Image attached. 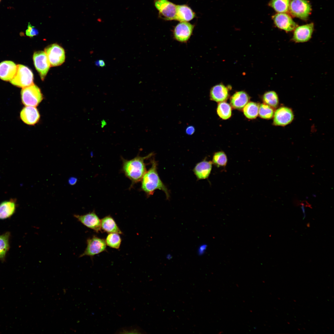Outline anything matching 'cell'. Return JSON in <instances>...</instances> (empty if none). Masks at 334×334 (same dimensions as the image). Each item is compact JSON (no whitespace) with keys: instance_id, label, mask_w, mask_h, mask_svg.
Wrapping results in <instances>:
<instances>
[{"instance_id":"277c9868","label":"cell","mask_w":334,"mask_h":334,"mask_svg":"<svg viewBox=\"0 0 334 334\" xmlns=\"http://www.w3.org/2000/svg\"><path fill=\"white\" fill-rule=\"evenodd\" d=\"M21 95L22 103L26 106H36L43 98L40 89L34 84L23 88Z\"/></svg>"},{"instance_id":"7a4b0ae2","label":"cell","mask_w":334,"mask_h":334,"mask_svg":"<svg viewBox=\"0 0 334 334\" xmlns=\"http://www.w3.org/2000/svg\"><path fill=\"white\" fill-rule=\"evenodd\" d=\"M151 166L146 171L141 180V189L149 196L153 195L157 189L163 191L166 198L169 199V194L167 187L162 182L157 171V163L154 159L151 161Z\"/></svg>"},{"instance_id":"5b68a950","label":"cell","mask_w":334,"mask_h":334,"mask_svg":"<svg viewBox=\"0 0 334 334\" xmlns=\"http://www.w3.org/2000/svg\"><path fill=\"white\" fill-rule=\"evenodd\" d=\"M154 4L158 11V16L165 20H175L177 5L168 0H154Z\"/></svg>"},{"instance_id":"4fadbf2b","label":"cell","mask_w":334,"mask_h":334,"mask_svg":"<svg viewBox=\"0 0 334 334\" xmlns=\"http://www.w3.org/2000/svg\"><path fill=\"white\" fill-rule=\"evenodd\" d=\"M272 17L275 25L286 32L293 31L298 26L291 17L285 13H278Z\"/></svg>"},{"instance_id":"8fae6325","label":"cell","mask_w":334,"mask_h":334,"mask_svg":"<svg viewBox=\"0 0 334 334\" xmlns=\"http://www.w3.org/2000/svg\"><path fill=\"white\" fill-rule=\"evenodd\" d=\"M195 26L187 22H180L174 28L173 34L178 41L186 42L190 38Z\"/></svg>"},{"instance_id":"3957f363","label":"cell","mask_w":334,"mask_h":334,"mask_svg":"<svg viewBox=\"0 0 334 334\" xmlns=\"http://www.w3.org/2000/svg\"><path fill=\"white\" fill-rule=\"evenodd\" d=\"M16 73L10 80L11 83L16 86L24 88L33 84V75L28 67L21 64L17 65Z\"/></svg>"},{"instance_id":"4316f807","label":"cell","mask_w":334,"mask_h":334,"mask_svg":"<svg viewBox=\"0 0 334 334\" xmlns=\"http://www.w3.org/2000/svg\"><path fill=\"white\" fill-rule=\"evenodd\" d=\"M107 246L115 249L120 248L122 239L119 234L116 233H108L105 239Z\"/></svg>"},{"instance_id":"ba28073f","label":"cell","mask_w":334,"mask_h":334,"mask_svg":"<svg viewBox=\"0 0 334 334\" xmlns=\"http://www.w3.org/2000/svg\"><path fill=\"white\" fill-rule=\"evenodd\" d=\"M51 66H55L62 64L65 60L64 49L57 44L49 45L45 49Z\"/></svg>"},{"instance_id":"9a60e30c","label":"cell","mask_w":334,"mask_h":334,"mask_svg":"<svg viewBox=\"0 0 334 334\" xmlns=\"http://www.w3.org/2000/svg\"><path fill=\"white\" fill-rule=\"evenodd\" d=\"M20 117L25 123L29 125H34L39 120L40 115L37 109L35 107L26 106L21 110Z\"/></svg>"},{"instance_id":"f546056e","label":"cell","mask_w":334,"mask_h":334,"mask_svg":"<svg viewBox=\"0 0 334 334\" xmlns=\"http://www.w3.org/2000/svg\"><path fill=\"white\" fill-rule=\"evenodd\" d=\"M258 114L263 118L269 119L273 116L274 111L270 106L265 103L262 104L259 107Z\"/></svg>"},{"instance_id":"7402d4cb","label":"cell","mask_w":334,"mask_h":334,"mask_svg":"<svg viewBox=\"0 0 334 334\" xmlns=\"http://www.w3.org/2000/svg\"><path fill=\"white\" fill-rule=\"evenodd\" d=\"M249 98L248 94L243 91L235 93L231 97L230 103L234 108L241 109L248 103Z\"/></svg>"},{"instance_id":"5bb4252c","label":"cell","mask_w":334,"mask_h":334,"mask_svg":"<svg viewBox=\"0 0 334 334\" xmlns=\"http://www.w3.org/2000/svg\"><path fill=\"white\" fill-rule=\"evenodd\" d=\"M273 123L275 126H284L290 123L294 118L292 110L286 107H281L275 111Z\"/></svg>"},{"instance_id":"cb8c5ba5","label":"cell","mask_w":334,"mask_h":334,"mask_svg":"<svg viewBox=\"0 0 334 334\" xmlns=\"http://www.w3.org/2000/svg\"><path fill=\"white\" fill-rule=\"evenodd\" d=\"M259 107V105L256 103H248L243 107L244 114L249 119L255 118L258 114Z\"/></svg>"},{"instance_id":"ffe728a7","label":"cell","mask_w":334,"mask_h":334,"mask_svg":"<svg viewBox=\"0 0 334 334\" xmlns=\"http://www.w3.org/2000/svg\"><path fill=\"white\" fill-rule=\"evenodd\" d=\"M228 96L227 88L222 84L214 86L210 90L211 99L217 102L224 101L227 99Z\"/></svg>"},{"instance_id":"8992f818","label":"cell","mask_w":334,"mask_h":334,"mask_svg":"<svg viewBox=\"0 0 334 334\" xmlns=\"http://www.w3.org/2000/svg\"><path fill=\"white\" fill-rule=\"evenodd\" d=\"M105 239L95 235L88 238L87 240V246L84 252L79 256H89L91 257L106 250Z\"/></svg>"},{"instance_id":"484cf974","label":"cell","mask_w":334,"mask_h":334,"mask_svg":"<svg viewBox=\"0 0 334 334\" xmlns=\"http://www.w3.org/2000/svg\"><path fill=\"white\" fill-rule=\"evenodd\" d=\"M263 99L264 103L273 108H276L279 104V99L276 92L269 91L266 92L263 95Z\"/></svg>"},{"instance_id":"e575fe53","label":"cell","mask_w":334,"mask_h":334,"mask_svg":"<svg viewBox=\"0 0 334 334\" xmlns=\"http://www.w3.org/2000/svg\"><path fill=\"white\" fill-rule=\"evenodd\" d=\"M207 246L205 245H202L199 249L200 253H203L206 249Z\"/></svg>"},{"instance_id":"d6986e66","label":"cell","mask_w":334,"mask_h":334,"mask_svg":"<svg viewBox=\"0 0 334 334\" xmlns=\"http://www.w3.org/2000/svg\"><path fill=\"white\" fill-rule=\"evenodd\" d=\"M17 200L12 198L0 203V219L10 217L15 213L17 207Z\"/></svg>"},{"instance_id":"1f68e13d","label":"cell","mask_w":334,"mask_h":334,"mask_svg":"<svg viewBox=\"0 0 334 334\" xmlns=\"http://www.w3.org/2000/svg\"><path fill=\"white\" fill-rule=\"evenodd\" d=\"M39 33V32L34 27L32 26L30 23H28V28L26 31L27 36L30 37L37 35Z\"/></svg>"},{"instance_id":"f35d334b","label":"cell","mask_w":334,"mask_h":334,"mask_svg":"<svg viewBox=\"0 0 334 334\" xmlns=\"http://www.w3.org/2000/svg\"></svg>"},{"instance_id":"ac0fdd59","label":"cell","mask_w":334,"mask_h":334,"mask_svg":"<svg viewBox=\"0 0 334 334\" xmlns=\"http://www.w3.org/2000/svg\"><path fill=\"white\" fill-rule=\"evenodd\" d=\"M195 13L188 5L186 4L177 5L175 20L179 21L188 22L195 16Z\"/></svg>"},{"instance_id":"f1b7e54d","label":"cell","mask_w":334,"mask_h":334,"mask_svg":"<svg viewBox=\"0 0 334 334\" xmlns=\"http://www.w3.org/2000/svg\"><path fill=\"white\" fill-rule=\"evenodd\" d=\"M212 162L217 167H225L228 162L227 156L223 151L216 152L213 155Z\"/></svg>"},{"instance_id":"44dd1931","label":"cell","mask_w":334,"mask_h":334,"mask_svg":"<svg viewBox=\"0 0 334 334\" xmlns=\"http://www.w3.org/2000/svg\"><path fill=\"white\" fill-rule=\"evenodd\" d=\"M101 229L108 233H116L122 234L123 233L119 228L113 218L109 215L105 216L101 220Z\"/></svg>"},{"instance_id":"836d02e7","label":"cell","mask_w":334,"mask_h":334,"mask_svg":"<svg viewBox=\"0 0 334 334\" xmlns=\"http://www.w3.org/2000/svg\"><path fill=\"white\" fill-rule=\"evenodd\" d=\"M77 182V179L74 177H71L68 180V183L71 185H75Z\"/></svg>"},{"instance_id":"d6a6232c","label":"cell","mask_w":334,"mask_h":334,"mask_svg":"<svg viewBox=\"0 0 334 334\" xmlns=\"http://www.w3.org/2000/svg\"><path fill=\"white\" fill-rule=\"evenodd\" d=\"M195 129L194 127L193 126H188L186 129V134L189 135H192L195 132Z\"/></svg>"},{"instance_id":"603a6c76","label":"cell","mask_w":334,"mask_h":334,"mask_svg":"<svg viewBox=\"0 0 334 334\" xmlns=\"http://www.w3.org/2000/svg\"><path fill=\"white\" fill-rule=\"evenodd\" d=\"M290 0H271L269 6L279 13H285L289 10Z\"/></svg>"},{"instance_id":"9c48e42d","label":"cell","mask_w":334,"mask_h":334,"mask_svg":"<svg viewBox=\"0 0 334 334\" xmlns=\"http://www.w3.org/2000/svg\"><path fill=\"white\" fill-rule=\"evenodd\" d=\"M74 217L87 228L97 233L101 231V220L94 211L85 214H74Z\"/></svg>"},{"instance_id":"4dcf8cb0","label":"cell","mask_w":334,"mask_h":334,"mask_svg":"<svg viewBox=\"0 0 334 334\" xmlns=\"http://www.w3.org/2000/svg\"><path fill=\"white\" fill-rule=\"evenodd\" d=\"M116 333L119 334H141L144 333L143 330L137 326L122 328L118 329Z\"/></svg>"},{"instance_id":"30bf717a","label":"cell","mask_w":334,"mask_h":334,"mask_svg":"<svg viewBox=\"0 0 334 334\" xmlns=\"http://www.w3.org/2000/svg\"><path fill=\"white\" fill-rule=\"evenodd\" d=\"M33 59L35 67L43 80L51 66L47 55L45 51H36L33 54Z\"/></svg>"},{"instance_id":"e0dca14e","label":"cell","mask_w":334,"mask_h":334,"mask_svg":"<svg viewBox=\"0 0 334 334\" xmlns=\"http://www.w3.org/2000/svg\"><path fill=\"white\" fill-rule=\"evenodd\" d=\"M17 66L10 61H3L0 63V78L4 81H10L15 75Z\"/></svg>"},{"instance_id":"52a82bcc","label":"cell","mask_w":334,"mask_h":334,"mask_svg":"<svg viewBox=\"0 0 334 334\" xmlns=\"http://www.w3.org/2000/svg\"><path fill=\"white\" fill-rule=\"evenodd\" d=\"M289 10L293 16L305 20L310 14L311 8L307 0H292L290 2Z\"/></svg>"},{"instance_id":"83f0119b","label":"cell","mask_w":334,"mask_h":334,"mask_svg":"<svg viewBox=\"0 0 334 334\" xmlns=\"http://www.w3.org/2000/svg\"><path fill=\"white\" fill-rule=\"evenodd\" d=\"M217 112L221 118L227 119L231 115V108L228 103L224 101L221 102L218 105Z\"/></svg>"},{"instance_id":"d590c367","label":"cell","mask_w":334,"mask_h":334,"mask_svg":"<svg viewBox=\"0 0 334 334\" xmlns=\"http://www.w3.org/2000/svg\"><path fill=\"white\" fill-rule=\"evenodd\" d=\"M100 66L101 67H103L105 66V64L104 61L102 59H100L99 60Z\"/></svg>"},{"instance_id":"6da1fadb","label":"cell","mask_w":334,"mask_h":334,"mask_svg":"<svg viewBox=\"0 0 334 334\" xmlns=\"http://www.w3.org/2000/svg\"><path fill=\"white\" fill-rule=\"evenodd\" d=\"M153 155V153H151L144 157L138 155L130 160L122 158V170L126 177L131 181V187L141 181L147 171L144 161L151 157Z\"/></svg>"},{"instance_id":"7c38bea8","label":"cell","mask_w":334,"mask_h":334,"mask_svg":"<svg viewBox=\"0 0 334 334\" xmlns=\"http://www.w3.org/2000/svg\"><path fill=\"white\" fill-rule=\"evenodd\" d=\"M314 30L313 23L298 26L294 30L292 40L297 43L307 42L311 38Z\"/></svg>"},{"instance_id":"2e32d148","label":"cell","mask_w":334,"mask_h":334,"mask_svg":"<svg viewBox=\"0 0 334 334\" xmlns=\"http://www.w3.org/2000/svg\"><path fill=\"white\" fill-rule=\"evenodd\" d=\"M212 162L205 159L197 164L193 171L198 180L206 179L209 177L212 168Z\"/></svg>"},{"instance_id":"8d00e7d4","label":"cell","mask_w":334,"mask_h":334,"mask_svg":"<svg viewBox=\"0 0 334 334\" xmlns=\"http://www.w3.org/2000/svg\"><path fill=\"white\" fill-rule=\"evenodd\" d=\"M95 64L97 66H100L99 60H97L95 62Z\"/></svg>"},{"instance_id":"d4e9b609","label":"cell","mask_w":334,"mask_h":334,"mask_svg":"<svg viewBox=\"0 0 334 334\" xmlns=\"http://www.w3.org/2000/svg\"><path fill=\"white\" fill-rule=\"evenodd\" d=\"M10 233L8 232L0 235V259L4 260L9 248V239Z\"/></svg>"},{"instance_id":"74e56055","label":"cell","mask_w":334,"mask_h":334,"mask_svg":"<svg viewBox=\"0 0 334 334\" xmlns=\"http://www.w3.org/2000/svg\"><path fill=\"white\" fill-rule=\"evenodd\" d=\"M101 123H102V125H102H103V126H104L106 124V123L105 122V121H104V120L102 121Z\"/></svg>"}]
</instances>
